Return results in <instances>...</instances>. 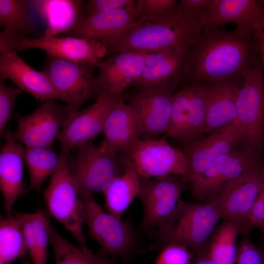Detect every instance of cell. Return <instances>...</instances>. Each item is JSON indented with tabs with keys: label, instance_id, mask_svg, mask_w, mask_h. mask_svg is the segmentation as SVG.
Instances as JSON below:
<instances>
[{
	"label": "cell",
	"instance_id": "cell-1",
	"mask_svg": "<svg viewBox=\"0 0 264 264\" xmlns=\"http://www.w3.org/2000/svg\"><path fill=\"white\" fill-rule=\"evenodd\" d=\"M260 56L258 41L246 31L204 27L189 48L181 85L243 78Z\"/></svg>",
	"mask_w": 264,
	"mask_h": 264
},
{
	"label": "cell",
	"instance_id": "cell-2",
	"mask_svg": "<svg viewBox=\"0 0 264 264\" xmlns=\"http://www.w3.org/2000/svg\"><path fill=\"white\" fill-rule=\"evenodd\" d=\"M221 219L213 199L191 202L181 199L168 219L154 229V247L176 244L190 249L195 256L204 250Z\"/></svg>",
	"mask_w": 264,
	"mask_h": 264
},
{
	"label": "cell",
	"instance_id": "cell-3",
	"mask_svg": "<svg viewBox=\"0 0 264 264\" xmlns=\"http://www.w3.org/2000/svg\"><path fill=\"white\" fill-rule=\"evenodd\" d=\"M204 27L199 20L178 9L176 13L159 21H137L108 50V53L123 50L148 53L169 49L188 48Z\"/></svg>",
	"mask_w": 264,
	"mask_h": 264
},
{
	"label": "cell",
	"instance_id": "cell-4",
	"mask_svg": "<svg viewBox=\"0 0 264 264\" xmlns=\"http://www.w3.org/2000/svg\"><path fill=\"white\" fill-rule=\"evenodd\" d=\"M89 236L101 248L98 254L116 255L128 261L140 252L138 235L128 221L105 212L93 195L80 193Z\"/></svg>",
	"mask_w": 264,
	"mask_h": 264
},
{
	"label": "cell",
	"instance_id": "cell-5",
	"mask_svg": "<svg viewBox=\"0 0 264 264\" xmlns=\"http://www.w3.org/2000/svg\"><path fill=\"white\" fill-rule=\"evenodd\" d=\"M62 154L64 157L60 167L51 176L48 186L42 193L50 215L73 235L80 247H86L83 231L85 222L83 205L69 169V154Z\"/></svg>",
	"mask_w": 264,
	"mask_h": 264
},
{
	"label": "cell",
	"instance_id": "cell-6",
	"mask_svg": "<svg viewBox=\"0 0 264 264\" xmlns=\"http://www.w3.org/2000/svg\"><path fill=\"white\" fill-rule=\"evenodd\" d=\"M96 67L94 63H76L46 54L42 71L66 102L70 117L84 103L101 94L94 75Z\"/></svg>",
	"mask_w": 264,
	"mask_h": 264
},
{
	"label": "cell",
	"instance_id": "cell-7",
	"mask_svg": "<svg viewBox=\"0 0 264 264\" xmlns=\"http://www.w3.org/2000/svg\"><path fill=\"white\" fill-rule=\"evenodd\" d=\"M260 57L243 78L237 98L235 121L246 147L256 150L264 136V77Z\"/></svg>",
	"mask_w": 264,
	"mask_h": 264
},
{
	"label": "cell",
	"instance_id": "cell-8",
	"mask_svg": "<svg viewBox=\"0 0 264 264\" xmlns=\"http://www.w3.org/2000/svg\"><path fill=\"white\" fill-rule=\"evenodd\" d=\"M75 158L68 164L79 192L103 193L123 171L120 158L103 152L99 146L88 143L77 147Z\"/></svg>",
	"mask_w": 264,
	"mask_h": 264
},
{
	"label": "cell",
	"instance_id": "cell-9",
	"mask_svg": "<svg viewBox=\"0 0 264 264\" xmlns=\"http://www.w3.org/2000/svg\"><path fill=\"white\" fill-rule=\"evenodd\" d=\"M259 164L256 150L233 149L189 183L192 196L198 202L212 199L225 185Z\"/></svg>",
	"mask_w": 264,
	"mask_h": 264
},
{
	"label": "cell",
	"instance_id": "cell-10",
	"mask_svg": "<svg viewBox=\"0 0 264 264\" xmlns=\"http://www.w3.org/2000/svg\"><path fill=\"white\" fill-rule=\"evenodd\" d=\"M139 176L146 178L167 176H185L187 166L185 154L171 146L164 137L138 138L129 151Z\"/></svg>",
	"mask_w": 264,
	"mask_h": 264
},
{
	"label": "cell",
	"instance_id": "cell-11",
	"mask_svg": "<svg viewBox=\"0 0 264 264\" xmlns=\"http://www.w3.org/2000/svg\"><path fill=\"white\" fill-rule=\"evenodd\" d=\"M123 98L122 94L103 92L93 104L71 116L57 138L62 146L60 154H68L102 132L108 115Z\"/></svg>",
	"mask_w": 264,
	"mask_h": 264
},
{
	"label": "cell",
	"instance_id": "cell-12",
	"mask_svg": "<svg viewBox=\"0 0 264 264\" xmlns=\"http://www.w3.org/2000/svg\"><path fill=\"white\" fill-rule=\"evenodd\" d=\"M70 117L66 105L61 106L55 99H48L31 114L18 118L13 138L25 147L52 149L60 130Z\"/></svg>",
	"mask_w": 264,
	"mask_h": 264
},
{
	"label": "cell",
	"instance_id": "cell-13",
	"mask_svg": "<svg viewBox=\"0 0 264 264\" xmlns=\"http://www.w3.org/2000/svg\"><path fill=\"white\" fill-rule=\"evenodd\" d=\"M183 182L173 175L153 179L140 177L137 196L143 208L140 230L156 229L168 219L181 199Z\"/></svg>",
	"mask_w": 264,
	"mask_h": 264
},
{
	"label": "cell",
	"instance_id": "cell-14",
	"mask_svg": "<svg viewBox=\"0 0 264 264\" xmlns=\"http://www.w3.org/2000/svg\"><path fill=\"white\" fill-rule=\"evenodd\" d=\"M264 184V167L260 164L225 185L212 199L221 218L240 228L247 218Z\"/></svg>",
	"mask_w": 264,
	"mask_h": 264
},
{
	"label": "cell",
	"instance_id": "cell-15",
	"mask_svg": "<svg viewBox=\"0 0 264 264\" xmlns=\"http://www.w3.org/2000/svg\"><path fill=\"white\" fill-rule=\"evenodd\" d=\"M205 112L204 85L183 87L174 95L166 133L185 143L199 138L204 133Z\"/></svg>",
	"mask_w": 264,
	"mask_h": 264
},
{
	"label": "cell",
	"instance_id": "cell-16",
	"mask_svg": "<svg viewBox=\"0 0 264 264\" xmlns=\"http://www.w3.org/2000/svg\"><path fill=\"white\" fill-rule=\"evenodd\" d=\"M173 94L154 88H135L128 104L137 118L140 138L157 139L167 132L170 121Z\"/></svg>",
	"mask_w": 264,
	"mask_h": 264
},
{
	"label": "cell",
	"instance_id": "cell-17",
	"mask_svg": "<svg viewBox=\"0 0 264 264\" xmlns=\"http://www.w3.org/2000/svg\"><path fill=\"white\" fill-rule=\"evenodd\" d=\"M242 141V134L235 120L208 136L186 143L184 153L187 166L183 181L190 183L217 159L234 149Z\"/></svg>",
	"mask_w": 264,
	"mask_h": 264
},
{
	"label": "cell",
	"instance_id": "cell-18",
	"mask_svg": "<svg viewBox=\"0 0 264 264\" xmlns=\"http://www.w3.org/2000/svg\"><path fill=\"white\" fill-rule=\"evenodd\" d=\"M190 47L147 53L143 72L133 84L135 88H157L173 94L183 80Z\"/></svg>",
	"mask_w": 264,
	"mask_h": 264
},
{
	"label": "cell",
	"instance_id": "cell-19",
	"mask_svg": "<svg viewBox=\"0 0 264 264\" xmlns=\"http://www.w3.org/2000/svg\"><path fill=\"white\" fill-rule=\"evenodd\" d=\"M37 48L47 55L76 63L97 64L108 53L107 49L94 40L78 37L29 38L25 37L14 43L9 50L24 51Z\"/></svg>",
	"mask_w": 264,
	"mask_h": 264
},
{
	"label": "cell",
	"instance_id": "cell-20",
	"mask_svg": "<svg viewBox=\"0 0 264 264\" xmlns=\"http://www.w3.org/2000/svg\"><path fill=\"white\" fill-rule=\"evenodd\" d=\"M137 22L135 2L134 5L97 13L84 17L73 30L70 36L96 41L107 51Z\"/></svg>",
	"mask_w": 264,
	"mask_h": 264
},
{
	"label": "cell",
	"instance_id": "cell-21",
	"mask_svg": "<svg viewBox=\"0 0 264 264\" xmlns=\"http://www.w3.org/2000/svg\"><path fill=\"white\" fill-rule=\"evenodd\" d=\"M147 53L123 50L97 64L99 73L96 76L101 93L112 95L123 93L142 74Z\"/></svg>",
	"mask_w": 264,
	"mask_h": 264
},
{
	"label": "cell",
	"instance_id": "cell-22",
	"mask_svg": "<svg viewBox=\"0 0 264 264\" xmlns=\"http://www.w3.org/2000/svg\"><path fill=\"white\" fill-rule=\"evenodd\" d=\"M263 7L261 0H215L201 22L209 27L234 23L236 28L246 31L259 42Z\"/></svg>",
	"mask_w": 264,
	"mask_h": 264
},
{
	"label": "cell",
	"instance_id": "cell-23",
	"mask_svg": "<svg viewBox=\"0 0 264 264\" xmlns=\"http://www.w3.org/2000/svg\"><path fill=\"white\" fill-rule=\"evenodd\" d=\"M0 71L1 78L10 79L22 91L33 95L37 99L46 101L58 99L63 101L47 76L36 70L25 62L14 50L0 52Z\"/></svg>",
	"mask_w": 264,
	"mask_h": 264
},
{
	"label": "cell",
	"instance_id": "cell-24",
	"mask_svg": "<svg viewBox=\"0 0 264 264\" xmlns=\"http://www.w3.org/2000/svg\"><path fill=\"white\" fill-rule=\"evenodd\" d=\"M243 78L203 85L205 100L204 133L213 132L233 122L236 118V101Z\"/></svg>",
	"mask_w": 264,
	"mask_h": 264
},
{
	"label": "cell",
	"instance_id": "cell-25",
	"mask_svg": "<svg viewBox=\"0 0 264 264\" xmlns=\"http://www.w3.org/2000/svg\"><path fill=\"white\" fill-rule=\"evenodd\" d=\"M102 133L103 138L99 147L103 152L112 155L129 152L140 138L136 115L123 98L108 115Z\"/></svg>",
	"mask_w": 264,
	"mask_h": 264
},
{
	"label": "cell",
	"instance_id": "cell-26",
	"mask_svg": "<svg viewBox=\"0 0 264 264\" xmlns=\"http://www.w3.org/2000/svg\"><path fill=\"white\" fill-rule=\"evenodd\" d=\"M2 138L5 142L0 154V189L6 217H9L15 201L25 191L22 182L25 147L16 141L8 130Z\"/></svg>",
	"mask_w": 264,
	"mask_h": 264
},
{
	"label": "cell",
	"instance_id": "cell-27",
	"mask_svg": "<svg viewBox=\"0 0 264 264\" xmlns=\"http://www.w3.org/2000/svg\"><path fill=\"white\" fill-rule=\"evenodd\" d=\"M30 4L46 22V37L71 31L84 18V0H32Z\"/></svg>",
	"mask_w": 264,
	"mask_h": 264
},
{
	"label": "cell",
	"instance_id": "cell-28",
	"mask_svg": "<svg viewBox=\"0 0 264 264\" xmlns=\"http://www.w3.org/2000/svg\"><path fill=\"white\" fill-rule=\"evenodd\" d=\"M123 171L116 177L103 192L108 213L121 219L123 213L137 197L140 177L129 152L121 154Z\"/></svg>",
	"mask_w": 264,
	"mask_h": 264
},
{
	"label": "cell",
	"instance_id": "cell-29",
	"mask_svg": "<svg viewBox=\"0 0 264 264\" xmlns=\"http://www.w3.org/2000/svg\"><path fill=\"white\" fill-rule=\"evenodd\" d=\"M30 0H0V51L9 50L16 41L32 30L33 22L29 12Z\"/></svg>",
	"mask_w": 264,
	"mask_h": 264
},
{
	"label": "cell",
	"instance_id": "cell-30",
	"mask_svg": "<svg viewBox=\"0 0 264 264\" xmlns=\"http://www.w3.org/2000/svg\"><path fill=\"white\" fill-rule=\"evenodd\" d=\"M46 227L54 251L55 264H117L114 258L96 255L86 247H78L63 238L52 225L48 216Z\"/></svg>",
	"mask_w": 264,
	"mask_h": 264
},
{
	"label": "cell",
	"instance_id": "cell-31",
	"mask_svg": "<svg viewBox=\"0 0 264 264\" xmlns=\"http://www.w3.org/2000/svg\"><path fill=\"white\" fill-rule=\"evenodd\" d=\"M63 157L62 154H56L52 149L25 147L24 161L29 175L27 190L40 191L44 182L58 170Z\"/></svg>",
	"mask_w": 264,
	"mask_h": 264
},
{
	"label": "cell",
	"instance_id": "cell-32",
	"mask_svg": "<svg viewBox=\"0 0 264 264\" xmlns=\"http://www.w3.org/2000/svg\"><path fill=\"white\" fill-rule=\"evenodd\" d=\"M239 226L223 220L216 227L206 247L210 258L217 264H235L237 247L236 240Z\"/></svg>",
	"mask_w": 264,
	"mask_h": 264
},
{
	"label": "cell",
	"instance_id": "cell-33",
	"mask_svg": "<svg viewBox=\"0 0 264 264\" xmlns=\"http://www.w3.org/2000/svg\"><path fill=\"white\" fill-rule=\"evenodd\" d=\"M27 251L22 226L14 215L0 221V263L11 264Z\"/></svg>",
	"mask_w": 264,
	"mask_h": 264
},
{
	"label": "cell",
	"instance_id": "cell-34",
	"mask_svg": "<svg viewBox=\"0 0 264 264\" xmlns=\"http://www.w3.org/2000/svg\"><path fill=\"white\" fill-rule=\"evenodd\" d=\"M137 21H159L178 10L176 0H137L135 1Z\"/></svg>",
	"mask_w": 264,
	"mask_h": 264
},
{
	"label": "cell",
	"instance_id": "cell-35",
	"mask_svg": "<svg viewBox=\"0 0 264 264\" xmlns=\"http://www.w3.org/2000/svg\"><path fill=\"white\" fill-rule=\"evenodd\" d=\"M4 79L0 77V135L2 137L6 131V125L12 116L17 98L22 90L7 86Z\"/></svg>",
	"mask_w": 264,
	"mask_h": 264
},
{
	"label": "cell",
	"instance_id": "cell-36",
	"mask_svg": "<svg viewBox=\"0 0 264 264\" xmlns=\"http://www.w3.org/2000/svg\"><path fill=\"white\" fill-rule=\"evenodd\" d=\"M34 238L38 254V264H46L49 242L46 227L47 215L42 212L30 213Z\"/></svg>",
	"mask_w": 264,
	"mask_h": 264
},
{
	"label": "cell",
	"instance_id": "cell-37",
	"mask_svg": "<svg viewBox=\"0 0 264 264\" xmlns=\"http://www.w3.org/2000/svg\"><path fill=\"white\" fill-rule=\"evenodd\" d=\"M154 264H190L195 255L188 248L176 244L161 248Z\"/></svg>",
	"mask_w": 264,
	"mask_h": 264
},
{
	"label": "cell",
	"instance_id": "cell-38",
	"mask_svg": "<svg viewBox=\"0 0 264 264\" xmlns=\"http://www.w3.org/2000/svg\"><path fill=\"white\" fill-rule=\"evenodd\" d=\"M235 264H264V250L253 243L249 234L242 235L237 247Z\"/></svg>",
	"mask_w": 264,
	"mask_h": 264
},
{
	"label": "cell",
	"instance_id": "cell-39",
	"mask_svg": "<svg viewBox=\"0 0 264 264\" xmlns=\"http://www.w3.org/2000/svg\"><path fill=\"white\" fill-rule=\"evenodd\" d=\"M255 228L264 231V184L245 222L240 228L242 235L250 234Z\"/></svg>",
	"mask_w": 264,
	"mask_h": 264
},
{
	"label": "cell",
	"instance_id": "cell-40",
	"mask_svg": "<svg viewBox=\"0 0 264 264\" xmlns=\"http://www.w3.org/2000/svg\"><path fill=\"white\" fill-rule=\"evenodd\" d=\"M135 1L132 0H89L84 4V17L101 12L131 7Z\"/></svg>",
	"mask_w": 264,
	"mask_h": 264
},
{
	"label": "cell",
	"instance_id": "cell-41",
	"mask_svg": "<svg viewBox=\"0 0 264 264\" xmlns=\"http://www.w3.org/2000/svg\"><path fill=\"white\" fill-rule=\"evenodd\" d=\"M215 1V0H181L178 1V9L180 11L201 22Z\"/></svg>",
	"mask_w": 264,
	"mask_h": 264
},
{
	"label": "cell",
	"instance_id": "cell-42",
	"mask_svg": "<svg viewBox=\"0 0 264 264\" xmlns=\"http://www.w3.org/2000/svg\"><path fill=\"white\" fill-rule=\"evenodd\" d=\"M192 264H217L209 257L206 248L195 256Z\"/></svg>",
	"mask_w": 264,
	"mask_h": 264
},
{
	"label": "cell",
	"instance_id": "cell-43",
	"mask_svg": "<svg viewBox=\"0 0 264 264\" xmlns=\"http://www.w3.org/2000/svg\"><path fill=\"white\" fill-rule=\"evenodd\" d=\"M259 50L261 60L264 71V42L259 43Z\"/></svg>",
	"mask_w": 264,
	"mask_h": 264
},
{
	"label": "cell",
	"instance_id": "cell-44",
	"mask_svg": "<svg viewBox=\"0 0 264 264\" xmlns=\"http://www.w3.org/2000/svg\"><path fill=\"white\" fill-rule=\"evenodd\" d=\"M263 1V15L262 20V32L259 42H264V0Z\"/></svg>",
	"mask_w": 264,
	"mask_h": 264
},
{
	"label": "cell",
	"instance_id": "cell-45",
	"mask_svg": "<svg viewBox=\"0 0 264 264\" xmlns=\"http://www.w3.org/2000/svg\"><path fill=\"white\" fill-rule=\"evenodd\" d=\"M262 240H263V242L264 244V231L262 232Z\"/></svg>",
	"mask_w": 264,
	"mask_h": 264
}]
</instances>
